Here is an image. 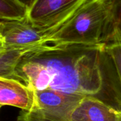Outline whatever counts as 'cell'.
<instances>
[{"mask_svg":"<svg viewBox=\"0 0 121 121\" xmlns=\"http://www.w3.org/2000/svg\"><path fill=\"white\" fill-rule=\"evenodd\" d=\"M32 50L20 48H0V77L14 79L16 67L22 57Z\"/></svg>","mask_w":121,"mask_h":121,"instance_id":"cell-8","label":"cell"},{"mask_svg":"<svg viewBox=\"0 0 121 121\" xmlns=\"http://www.w3.org/2000/svg\"><path fill=\"white\" fill-rule=\"evenodd\" d=\"M35 108L33 112L52 121H71V116L85 96L47 89L35 91Z\"/></svg>","mask_w":121,"mask_h":121,"instance_id":"cell-4","label":"cell"},{"mask_svg":"<svg viewBox=\"0 0 121 121\" xmlns=\"http://www.w3.org/2000/svg\"><path fill=\"white\" fill-rule=\"evenodd\" d=\"M114 14L121 18V0H114Z\"/></svg>","mask_w":121,"mask_h":121,"instance_id":"cell-12","label":"cell"},{"mask_svg":"<svg viewBox=\"0 0 121 121\" xmlns=\"http://www.w3.org/2000/svg\"></svg>","mask_w":121,"mask_h":121,"instance_id":"cell-14","label":"cell"},{"mask_svg":"<svg viewBox=\"0 0 121 121\" xmlns=\"http://www.w3.org/2000/svg\"><path fill=\"white\" fill-rule=\"evenodd\" d=\"M0 105L32 111L35 108V91L17 79L0 77Z\"/></svg>","mask_w":121,"mask_h":121,"instance_id":"cell-6","label":"cell"},{"mask_svg":"<svg viewBox=\"0 0 121 121\" xmlns=\"http://www.w3.org/2000/svg\"><path fill=\"white\" fill-rule=\"evenodd\" d=\"M18 121H52L44 118L32 111H22L18 117Z\"/></svg>","mask_w":121,"mask_h":121,"instance_id":"cell-11","label":"cell"},{"mask_svg":"<svg viewBox=\"0 0 121 121\" xmlns=\"http://www.w3.org/2000/svg\"><path fill=\"white\" fill-rule=\"evenodd\" d=\"M105 50L113 60L121 83V33L109 28L104 38Z\"/></svg>","mask_w":121,"mask_h":121,"instance_id":"cell-10","label":"cell"},{"mask_svg":"<svg viewBox=\"0 0 121 121\" xmlns=\"http://www.w3.org/2000/svg\"><path fill=\"white\" fill-rule=\"evenodd\" d=\"M22 2H23L24 4H26L27 6H30L31 4H32V3L33 2V1L34 0H21Z\"/></svg>","mask_w":121,"mask_h":121,"instance_id":"cell-13","label":"cell"},{"mask_svg":"<svg viewBox=\"0 0 121 121\" xmlns=\"http://www.w3.org/2000/svg\"><path fill=\"white\" fill-rule=\"evenodd\" d=\"M88 0H34L28 19L48 38L60 29Z\"/></svg>","mask_w":121,"mask_h":121,"instance_id":"cell-3","label":"cell"},{"mask_svg":"<svg viewBox=\"0 0 121 121\" xmlns=\"http://www.w3.org/2000/svg\"><path fill=\"white\" fill-rule=\"evenodd\" d=\"M29 6L21 0H0V19L21 21L28 18Z\"/></svg>","mask_w":121,"mask_h":121,"instance_id":"cell-9","label":"cell"},{"mask_svg":"<svg viewBox=\"0 0 121 121\" xmlns=\"http://www.w3.org/2000/svg\"><path fill=\"white\" fill-rule=\"evenodd\" d=\"M121 113L89 97L84 98L71 116V121H121Z\"/></svg>","mask_w":121,"mask_h":121,"instance_id":"cell-7","label":"cell"},{"mask_svg":"<svg viewBox=\"0 0 121 121\" xmlns=\"http://www.w3.org/2000/svg\"><path fill=\"white\" fill-rule=\"evenodd\" d=\"M48 44V36L28 18L0 21V48H20L34 50Z\"/></svg>","mask_w":121,"mask_h":121,"instance_id":"cell-5","label":"cell"},{"mask_svg":"<svg viewBox=\"0 0 121 121\" xmlns=\"http://www.w3.org/2000/svg\"><path fill=\"white\" fill-rule=\"evenodd\" d=\"M14 79L47 89L96 99L121 113V83L105 43L45 44L26 53Z\"/></svg>","mask_w":121,"mask_h":121,"instance_id":"cell-1","label":"cell"},{"mask_svg":"<svg viewBox=\"0 0 121 121\" xmlns=\"http://www.w3.org/2000/svg\"><path fill=\"white\" fill-rule=\"evenodd\" d=\"M114 6V0H88L60 29L48 38V43H104Z\"/></svg>","mask_w":121,"mask_h":121,"instance_id":"cell-2","label":"cell"}]
</instances>
